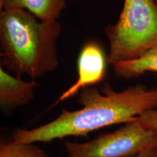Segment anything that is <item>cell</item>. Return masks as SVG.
I'll return each mask as SVG.
<instances>
[{"mask_svg":"<svg viewBox=\"0 0 157 157\" xmlns=\"http://www.w3.org/2000/svg\"><path fill=\"white\" fill-rule=\"evenodd\" d=\"M138 119L146 127L157 130V110L146 111L139 116Z\"/></svg>","mask_w":157,"mask_h":157,"instance_id":"10","label":"cell"},{"mask_svg":"<svg viewBox=\"0 0 157 157\" xmlns=\"http://www.w3.org/2000/svg\"><path fill=\"white\" fill-rule=\"evenodd\" d=\"M117 77L137 78L147 72H157V48L147 51L138 58L113 65Z\"/></svg>","mask_w":157,"mask_h":157,"instance_id":"8","label":"cell"},{"mask_svg":"<svg viewBox=\"0 0 157 157\" xmlns=\"http://www.w3.org/2000/svg\"><path fill=\"white\" fill-rule=\"evenodd\" d=\"M154 2L156 4V5H157V0H154Z\"/></svg>","mask_w":157,"mask_h":157,"instance_id":"12","label":"cell"},{"mask_svg":"<svg viewBox=\"0 0 157 157\" xmlns=\"http://www.w3.org/2000/svg\"><path fill=\"white\" fill-rule=\"evenodd\" d=\"M155 145L157 130L145 126L138 117L87 142L64 143L67 157H135Z\"/></svg>","mask_w":157,"mask_h":157,"instance_id":"4","label":"cell"},{"mask_svg":"<svg viewBox=\"0 0 157 157\" xmlns=\"http://www.w3.org/2000/svg\"><path fill=\"white\" fill-rule=\"evenodd\" d=\"M0 157H50L35 143H19L11 139L2 140Z\"/></svg>","mask_w":157,"mask_h":157,"instance_id":"9","label":"cell"},{"mask_svg":"<svg viewBox=\"0 0 157 157\" xmlns=\"http://www.w3.org/2000/svg\"><path fill=\"white\" fill-rule=\"evenodd\" d=\"M74 1H77V0H74ZM87 1H90V0H87Z\"/></svg>","mask_w":157,"mask_h":157,"instance_id":"13","label":"cell"},{"mask_svg":"<svg viewBox=\"0 0 157 157\" xmlns=\"http://www.w3.org/2000/svg\"><path fill=\"white\" fill-rule=\"evenodd\" d=\"M108 56L96 41H90L80 51L77 60V79L58 98L57 103L69 99L82 90L101 83L106 74Z\"/></svg>","mask_w":157,"mask_h":157,"instance_id":"5","label":"cell"},{"mask_svg":"<svg viewBox=\"0 0 157 157\" xmlns=\"http://www.w3.org/2000/svg\"><path fill=\"white\" fill-rule=\"evenodd\" d=\"M81 109H63L54 120L31 129H18L12 139L19 143H48L71 136H87L90 132L111 125L127 123L146 111L157 110V87L143 84L116 91L109 83L101 90L93 87L80 92Z\"/></svg>","mask_w":157,"mask_h":157,"instance_id":"1","label":"cell"},{"mask_svg":"<svg viewBox=\"0 0 157 157\" xmlns=\"http://www.w3.org/2000/svg\"><path fill=\"white\" fill-rule=\"evenodd\" d=\"M38 82L23 81L20 77L7 73L0 67V107L2 111L10 113L17 107L29 104L34 98Z\"/></svg>","mask_w":157,"mask_h":157,"instance_id":"6","label":"cell"},{"mask_svg":"<svg viewBox=\"0 0 157 157\" xmlns=\"http://www.w3.org/2000/svg\"><path fill=\"white\" fill-rule=\"evenodd\" d=\"M66 0H0V10L23 9L42 21H57Z\"/></svg>","mask_w":157,"mask_h":157,"instance_id":"7","label":"cell"},{"mask_svg":"<svg viewBox=\"0 0 157 157\" xmlns=\"http://www.w3.org/2000/svg\"><path fill=\"white\" fill-rule=\"evenodd\" d=\"M111 65L138 58L157 48V5L154 0H124L115 24L107 25Z\"/></svg>","mask_w":157,"mask_h":157,"instance_id":"3","label":"cell"},{"mask_svg":"<svg viewBox=\"0 0 157 157\" xmlns=\"http://www.w3.org/2000/svg\"><path fill=\"white\" fill-rule=\"evenodd\" d=\"M135 157H157V145L148 148Z\"/></svg>","mask_w":157,"mask_h":157,"instance_id":"11","label":"cell"},{"mask_svg":"<svg viewBox=\"0 0 157 157\" xmlns=\"http://www.w3.org/2000/svg\"><path fill=\"white\" fill-rule=\"evenodd\" d=\"M23 9L0 13L1 66L17 77L35 79L58 66L57 42L62 25L58 21H37Z\"/></svg>","mask_w":157,"mask_h":157,"instance_id":"2","label":"cell"}]
</instances>
